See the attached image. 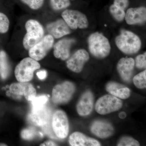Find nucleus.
Instances as JSON below:
<instances>
[{"label": "nucleus", "mask_w": 146, "mask_h": 146, "mask_svg": "<svg viewBox=\"0 0 146 146\" xmlns=\"http://www.w3.org/2000/svg\"><path fill=\"white\" fill-rule=\"evenodd\" d=\"M117 47L124 53L131 54L138 52L141 49V42L136 35L128 31L122 30L115 38Z\"/></svg>", "instance_id": "obj_1"}, {"label": "nucleus", "mask_w": 146, "mask_h": 146, "mask_svg": "<svg viewBox=\"0 0 146 146\" xmlns=\"http://www.w3.org/2000/svg\"><path fill=\"white\" fill-rule=\"evenodd\" d=\"M89 48L91 54L98 58L107 57L111 50L108 39L99 33H92L88 38Z\"/></svg>", "instance_id": "obj_2"}, {"label": "nucleus", "mask_w": 146, "mask_h": 146, "mask_svg": "<svg viewBox=\"0 0 146 146\" xmlns=\"http://www.w3.org/2000/svg\"><path fill=\"white\" fill-rule=\"evenodd\" d=\"M25 28L27 33L24 37L23 44L26 49L29 50L42 40L44 30L41 24L34 20L27 21Z\"/></svg>", "instance_id": "obj_3"}, {"label": "nucleus", "mask_w": 146, "mask_h": 146, "mask_svg": "<svg viewBox=\"0 0 146 146\" xmlns=\"http://www.w3.org/2000/svg\"><path fill=\"white\" fill-rule=\"evenodd\" d=\"M40 68L36 60L31 57L23 59L16 66L15 74L19 82H28L32 79L35 71Z\"/></svg>", "instance_id": "obj_4"}, {"label": "nucleus", "mask_w": 146, "mask_h": 146, "mask_svg": "<svg viewBox=\"0 0 146 146\" xmlns=\"http://www.w3.org/2000/svg\"><path fill=\"white\" fill-rule=\"evenodd\" d=\"M28 120L32 124L41 127L46 131L52 130L51 111L46 106L39 110L32 111L28 115Z\"/></svg>", "instance_id": "obj_5"}, {"label": "nucleus", "mask_w": 146, "mask_h": 146, "mask_svg": "<svg viewBox=\"0 0 146 146\" xmlns=\"http://www.w3.org/2000/svg\"><path fill=\"white\" fill-rule=\"evenodd\" d=\"M62 16L71 29H86L89 26L87 17L78 11L67 9L62 13Z\"/></svg>", "instance_id": "obj_6"}, {"label": "nucleus", "mask_w": 146, "mask_h": 146, "mask_svg": "<svg viewBox=\"0 0 146 146\" xmlns=\"http://www.w3.org/2000/svg\"><path fill=\"white\" fill-rule=\"evenodd\" d=\"M75 91V86L70 82L56 85L52 90L53 102L56 104L66 103L71 99Z\"/></svg>", "instance_id": "obj_7"}, {"label": "nucleus", "mask_w": 146, "mask_h": 146, "mask_svg": "<svg viewBox=\"0 0 146 146\" xmlns=\"http://www.w3.org/2000/svg\"><path fill=\"white\" fill-rule=\"evenodd\" d=\"M122 104V102L119 98L112 95H106L97 101L96 110L99 114L106 115L119 110Z\"/></svg>", "instance_id": "obj_8"}, {"label": "nucleus", "mask_w": 146, "mask_h": 146, "mask_svg": "<svg viewBox=\"0 0 146 146\" xmlns=\"http://www.w3.org/2000/svg\"><path fill=\"white\" fill-rule=\"evenodd\" d=\"M52 125L53 131L58 138L64 139L68 136L69 131V122L66 114L58 110L54 113Z\"/></svg>", "instance_id": "obj_9"}, {"label": "nucleus", "mask_w": 146, "mask_h": 146, "mask_svg": "<svg viewBox=\"0 0 146 146\" xmlns=\"http://www.w3.org/2000/svg\"><path fill=\"white\" fill-rule=\"evenodd\" d=\"M54 42L53 37L50 35L44 36L40 42L29 50L30 57L36 61L42 60L52 48Z\"/></svg>", "instance_id": "obj_10"}, {"label": "nucleus", "mask_w": 146, "mask_h": 146, "mask_svg": "<svg viewBox=\"0 0 146 146\" xmlns=\"http://www.w3.org/2000/svg\"><path fill=\"white\" fill-rule=\"evenodd\" d=\"M89 58V53L86 50H79L67 61V67L73 72H80Z\"/></svg>", "instance_id": "obj_11"}, {"label": "nucleus", "mask_w": 146, "mask_h": 146, "mask_svg": "<svg viewBox=\"0 0 146 146\" xmlns=\"http://www.w3.org/2000/svg\"><path fill=\"white\" fill-rule=\"evenodd\" d=\"M134 65L135 61L131 58H122L119 61L117 69L119 74L124 81L130 82Z\"/></svg>", "instance_id": "obj_12"}, {"label": "nucleus", "mask_w": 146, "mask_h": 146, "mask_svg": "<svg viewBox=\"0 0 146 146\" xmlns=\"http://www.w3.org/2000/svg\"><path fill=\"white\" fill-rule=\"evenodd\" d=\"M125 18L126 22L129 25L144 23L146 20V7H141L129 9Z\"/></svg>", "instance_id": "obj_13"}, {"label": "nucleus", "mask_w": 146, "mask_h": 146, "mask_svg": "<svg viewBox=\"0 0 146 146\" xmlns=\"http://www.w3.org/2000/svg\"><path fill=\"white\" fill-rule=\"evenodd\" d=\"M75 42L72 39H64L57 42L54 46V54L56 58L65 60L70 56L71 46Z\"/></svg>", "instance_id": "obj_14"}, {"label": "nucleus", "mask_w": 146, "mask_h": 146, "mask_svg": "<svg viewBox=\"0 0 146 146\" xmlns=\"http://www.w3.org/2000/svg\"><path fill=\"white\" fill-rule=\"evenodd\" d=\"M47 30L50 35L56 39L70 34L71 32L70 27L65 21L62 19H59L48 24L47 25Z\"/></svg>", "instance_id": "obj_15"}, {"label": "nucleus", "mask_w": 146, "mask_h": 146, "mask_svg": "<svg viewBox=\"0 0 146 146\" xmlns=\"http://www.w3.org/2000/svg\"><path fill=\"white\" fill-rule=\"evenodd\" d=\"M94 98L91 92L87 91L82 96L77 105V111L81 116L89 115L92 112L94 106Z\"/></svg>", "instance_id": "obj_16"}, {"label": "nucleus", "mask_w": 146, "mask_h": 146, "mask_svg": "<svg viewBox=\"0 0 146 146\" xmlns=\"http://www.w3.org/2000/svg\"><path fill=\"white\" fill-rule=\"evenodd\" d=\"M69 143L72 146H99V142L94 138H89L79 132L71 134L69 138Z\"/></svg>", "instance_id": "obj_17"}, {"label": "nucleus", "mask_w": 146, "mask_h": 146, "mask_svg": "<svg viewBox=\"0 0 146 146\" xmlns=\"http://www.w3.org/2000/svg\"><path fill=\"white\" fill-rule=\"evenodd\" d=\"M92 133L102 138H107L113 134L114 128L109 123L102 121H96L91 127Z\"/></svg>", "instance_id": "obj_18"}, {"label": "nucleus", "mask_w": 146, "mask_h": 146, "mask_svg": "<svg viewBox=\"0 0 146 146\" xmlns=\"http://www.w3.org/2000/svg\"><path fill=\"white\" fill-rule=\"evenodd\" d=\"M106 89L112 96L121 99H126L130 96L129 88L117 82H109L106 85Z\"/></svg>", "instance_id": "obj_19"}, {"label": "nucleus", "mask_w": 146, "mask_h": 146, "mask_svg": "<svg viewBox=\"0 0 146 146\" xmlns=\"http://www.w3.org/2000/svg\"><path fill=\"white\" fill-rule=\"evenodd\" d=\"M9 73V66L6 54L5 52H0V75L3 79H5Z\"/></svg>", "instance_id": "obj_20"}, {"label": "nucleus", "mask_w": 146, "mask_h": 146, "mask_svg": "<svg viewBox=\"0 0 146 146\" xmlns=\"http://www.w3.org/2000/svg\"><path fill=\"white\" fill-rule=\"evenodd\" d=\"M46 96L42 95L36 97L32 101V111H36L42 109L46 106L48 102Z\"/></svg>", "instance_id": "obj_21"}, {"label": "nucleus", "mask_w": 146, "mask_h": 146, "mask_svg": "<svg viewBox=\"0 0 146 146\" xmlns=\"http://www.w3.org/2000/svg\"><path fill=\"white\" fill-rule=\"evenodd\" d=\"M109 10L112 16L119 22L122 21L125 17V13L124 10L115 5L114 4L110 6Z\"/></svg>", "instance_id": "obj_22"}, {"label": "nucleus", "mask_w": 146, "mask_h": 146, "mask_svg": "<svg viewBox=\"0 0 146 146\" xmlns=\"http://www.w3.org/2000/svg\"><path fill=\"white\" fill-rule=\"evenodd\" d=\"M133 83L138 88L144 89L146 86V70L139 73L134 77L133 79Z\"/></svg>", "instance_id": "obj_23"}, {"label": "nucleus", "mask_w": 146, "mask_h": 146, "mask_svg": "<svg viewBox=\"0 0 146 146\" xmlns=\"http://www.w3.org/2000/svg\"><path fill=\"white\" fill-rule=\"evenodd\" d=\"M25 93L24 95L26 99L32 101L36 97V91L31 84L25 82Z\"/></svg>", "instance_id": "obj_24"}, {"label": "nucleus", "mask_w": 146, "mask_h": 146, "mask_svg": "<svg viewBox=\"0 0 146 146\" xmlns=\"http://www.w3.org/2000/svg\"><path fill=\"white\" fill-rule=\"evenodd\" d=\"M52 7L56 10L64 9L71 4L70 0H50Z\"/></svg>", "instance_id": "obj_25"}, {"label": "nucleus", "mask_w": 146, "mask_h": 146, "mask_svg": "<svg viewBox=\"0 0 146 146\" xmlns=\"http://www.w3.org/2000/svg\"><path fill=\"white\" fill-rule=\"evenodd\" d=\"M25 82L13 83L11 85L9 89L11 93L17 96H24L25 93Z\"/></svg>", "instance_id": "obj_26"}, {"label": "nucleus", "mask_w": 146, "mask_h": 146, "mask_svg": "<svg viewBox=\"0 0 146 146\" xmlns=\"http://www.w3.org/2000/svg\"><path fill=\"white\" fill-rule=\"evenodd\" d=\"M37 132L35 128L29 127L25 129L21 132V136L25 140H30L36 136Z\"/></svg>", "instance_id": "obj_27"}, {"label": "nucleus", "mask_w": 146, "mask_h": 146, "mask_svg": "<svg viewBox=\"0 0 146 146\" xmlns=\"http://www.w3.org/2000/svg\"><path fill=\"white\" fill-rule=\"evenodd\" d=\"M9 21L7 16L4 13H0V33H5L8 31Z\"/></svg>", "instance_id": "obj_28"}, {"label": "nucleus", "mask_w": 146, "mask_h": 146, "mask_svg": "<svg viewBox=\"0 0 146 146\" xmlns=\"http://www.w3.org/2000/svg\"><path fill=\"white\" fill-rule=\"evenodd\" d=\"M117 146H140V144L138 141L129 137H123L118 143Z\"/></svg>", "instance_id": "obj_29"}, {"label": "nucleus", "mask_w": 146, "mask_h": 146, "mask_svg": "<svg viewBox=\"0 0 146 146\" xmlns=\"http://www.w3.org/2000/svg\"><path fill=\"white\" fill-rule=\"evenodd\" d=\"M24 3L33 9H38L44 4V0H21Z\"/></svg>", "instance_id": "obj_30"}, {"label": "nucleus", "mask_w": 146, "mask_h": 146, "mask_svg": "<svg viewBox=\"0 0 146 146\" xmlns=\"http://www.w3.org/2000/svg\"><path fill=\"white\" fill-rule=\"evenodd\" d=\"M136 67L139 69L145 68L146 66V52L138 56L136 58Z\"/></svg>", "instance_id": "obj_31"}, {"label": "nucleus", "mask_w": 146, "mask_h": 146, "mask_svg": "<svg viewBox=\"0 0 146 146\" xmlns=\"http://www.w3.org/2000/svg\"><path fill=\"white\" fill-rule=\"evenodd\" d=\"M114 4L125 10L128 7L129 0H115Z\"/></svg>", "instance_id": "obj_32"}, {"label": "nucleus", "mask_w": 146, "mask_h": 146, "mask_svg": "<svg viewBox=\"0 0 146 146\" xmlns=\"http://www.w3.org/2000/svg\"><path fill=\"white\" fill-rule=\"evenodd\" d=\"M36 75L38 78L41 80L45 79L47 77V72L45 70H41L39 71L36 73Z\"/></svg>", "instance_id": "obj_33"}, {"label": "nucleus", "mask_w": 146, "mask_h": 146, "mask_svg": "<svg viewBox=\"0 0 146 146\" xmlns=\"http://www.w3.org/2000/svg\"><path fill=\"white\" fill-rule=\"evenodd\" d=\"M57 145L52 141H48L41 144L40 146H56Z\"/></svg>", "instance_id": "obj_34"}, {"label": "nucleus", "mask_w": 146, "mask_h": 146, "mask_svg": "<svg viewBox=\"0 0 146 146\" xmlns=\"http://www.w3.org/2000/svg\"><path fill=\"white\" fill-rule=\"evenodd\" d=\"M126 114L125 112H121V113H119V117L121 119H125L126 117Z\"/></svg>", "instance_id": "obj_35"}, {"label": "nucleus", "mask_w": 146, "mask_h": 146, "mask_svg": "<svg viewBox=\"0 0 146 146\" xmlns=\"http://www.w3.org/2000/svg\"><path fill=\"white\" fill-rule=\"evenodd\" d=\"M7 146V145H6V144H5L1 143H0V146Z\"/></svg>", "instance_id": "obj_36"}]
</instances>
